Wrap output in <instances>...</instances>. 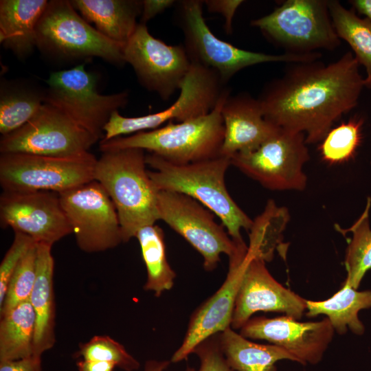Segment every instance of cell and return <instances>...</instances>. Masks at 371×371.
<instances>
[{
    "mask_svg": "<svg viewBox=\"0 0 371 371\" xmlns=\"http://www.w3.org/2000/svg\"><path fill=\"white\" fill-rule=\"evenodd\" d=\"M359 66L352 52L327 65L318 60L291 63L258 98L265 117L304 133L306 144L322 142L334 122L357 105L365 87Z\"/></svg>",
    "mask_w": 371,
    "mask_h": 371,
    "instance_id": "obj_1",
    "label": "cell"
},
{
    "mask_svg": "<svg viewBox=\"0 0 371 371\" xmlns=\"http://www.w3.org/2000/svg\"><path fill=\"white\" fill-rule=\"evenodd\" d=\"M146 164L153 169L148 175L159 191L186 194L216 215L236 243H245L240 230L249 231L252 221L236 203L225 185V176L231 164L223 156L204 161L176 164L149 153Z\"/></svg>",
    "mask_w": 371,
    "mask_h": 371,
    "instance_id": "obj_2",
    "label": "cell"
},
{
    "mask_svg": "<svg viewBox=\"0 0 371 371\" xmlns=\"http://www.w3.org/2000/svg\"><path fill=\"white\" fill-rule=\"evenodd\" d=\"M145 150L124 148L102 152L97 159L94 180L112 200L119 217L123 243L142 227L159 219L158 192L146 169Z\"/></svg>",
    "mask_w": 371,
    "mask_h": 371,
    "instance_id": "obj_3",
    "label": "cell"
},
{
    "mask_svg": "<svg viewBox=\"0 0 371 371\" xmlns=\"http://www.w3.org/2000/svg\"><path fill=\"white\" fill-rule=\"evenodd\" d=\"M230 95L227 88L214 109L196 118L138 132L126 137L101 140L102 152L124 148H139L176 164H187L221 155L224 138L221 115L223 105Z\"/></svg>",
    "mask_w": 371,
    "mask_h": 371,
    "instance_id": "obj_4",
    "label": "cell"
},
{
    "mask_svg": "<svg viewBox=\"0 0 371 371\" xmlns=\"http://www.w3.org/2000/svg\"><path fill=\"white\" fill-rule=\"evenodd\" d=\"M203 5L201 0L177 1L175 21L183 34V46L191 62L214 70L225 84L239 71L249 66L271 62H308L322 56L319 52L269 54L236 47L213 34L203 17Z\"/></svg>",
    "mask_w": 371,
    "mask_h": 371,
    "instance_id": "obj_5",
    "label": "cell"
},
{
    "mask_svg": "<svg viewBox=\"0 0 371 371\" xmlns=\"http://www.w3.org/2000/svg\"><path fill=\"white\" fill-rule=\"evenodd\" d=\"M286 53L307 54L333 51L341 45L328 0H287L271 13L250 22Z\"/></svg>",
    "mask_w": 371,
    "mask_h": 371,
    "instance_id": "obj_6",
    "label": "cell"
},
{
    "mask_svg": "<svg viewBox=\"0 0 371 371\" xmlns=\"http://www.w3.org/2000/svg\"><path fill=\"white\" fill-rule=\"evenodd\" d=\"M124 45L106 38L92 27L70 1L53 0L36 27V47L49 55L62 58L99 57L111 63H126Z\"/></svg>",
    "mask_w": 371,
    "mask_h": 371,
    "instance_id": "obj_7",
    "label": "cell"
},
{
    "mask_svg": "<svg viewBox=\"0 0 371 371\" xmlns=\"http://www.w3.org/2000/svg\"><path fill=\"white\" fill-rule=\"evenodd\" d=\"M97 159L89 151L67 157L1 153L0 184L3 191L60 193L94 180Z\"/></svg>",
    "mask_w": 371,
    "mask_h": 371,
    "instance_id": "obj_8",
    "label": "cell"
},
{
    "mask_svg": "<svg viewBox=\"0 0 371 371\" xmlns=\"http://www.w3.org/2000/svg\"><path fill=\"white\" fill-rule=\"evenodd\" d=\"M46 82L45 102L101 139L112 113L124 108L128 102V91L100 94L96 77L85 69V64L53 72Z\"/></svg>",
    "mask_w": 371,
    "mask_h": 371,
    "instance_id": "obj_9",
    "label": "cell"
},
{
    "mask_svg": "<svg viewBox=\"0 0 371 371\" xmlns=\"http://www.w3.org/2000/svg\"><path fill=\"white\" fill-rule=\"evenodd\" d=\"M214 70L192 63L185 78L180 93L167 109L139 117H124L114 111L104 127L102 140L132 135L161 127L173 120L184 122L212 111L227 88Z\"/></svg>",
    "mask_w": 371,
    "mask_h": 371,
    "instance_id": "obj_10",
    "label": "cell"
},
{
    "mask_svg": "<svg viewBox=\"0 0 371 371\" xmlns=\"http://www.w3.org/2000/svg\"><path fill=\"white\" fill-rule=\"evenodd\" d=\"M306 144L304 133L280 128L256 150L232 155L231 164L268 189L303 190V166L310 157Z\"/></svg>",
    "mask_w": 371,
    "mask_h": 371,
    "instance_id": "obj_11",
    "label": "cell"
},
{
    "mask_svg": "<svg viewBox=\"0 0 371 371\" xmlns=\"http://www.w3.org/2000/svg\"><path fill=\"white\" fill-rule=\"evenodd\" d=\"M100 139L60 110L44 102L37 114L0 141L1 153L67 157L89 152Z\"/></svg>",
    "mask_w": 371,
    "mask_h": 371,
    "instance_id": "obj_12",
    "label": "cell"
},
{
    "mask_svg": "<svg viewBox=\"0 0 371 371\" xmlns=\"http://www.w3.org/2000/svg\"><path fill=\"white\" fill-rule=\"evenodd\" d=\"M78 247L86 253L111 249L123 243L115 207L95 180L59 193Z\"/></svg>",
    "mask_w": 371,
    "mask_h": 371,
    "instance_id": "obj_13",
    "label": "cell"
},
{
    "mask_svg": "<svg viewBox=\"0 0 371 371\" xmlns=\"http://www.w3.org/2000/svg\"><path fill=\"white\" fill-rule=\"evenodd\" d=\"M159 219L187 240L203 258L206 271L215 269L221 255L232 256L236 243L214 213L194 199L176 192L159 191Z\"/></svg>",
    "mask_w": 371,
    "mask_h": 371,
    "instance_id": "obj_14",
    "label": "cell"
},
{
    "mask_svg": "<svg viewBox=\"0 0 371 371\" xmlns=\"http://www.w3.org/2000/svg\"><path fill=\"white\" fill-rule=\"evenodd\" d=\"M123 54L140 84L163 100L180 89L192 65L183 45L166 44L154 37L146 25L141 23L124 45Z\"/></svg>",
    "mask_w": 371,
    "mask_h": 371,
    "instance_id": "obj_15",
    "label": "cell"
},
{
    "mask_svg": "<svg viewBox=\"0 0 371 371\" xmlns=\"http://www.w3.org/2000/svg\"><path fill=\"white\" fill-rule=\"evenodd\" d=\"M2 227L30 236L36 243L53 245L73 233L59 193L49 191H3L0 196Z\"/></svg>",
    "mask_w": 371,
    "mask_h": 371,
    "instance_id": "obj_16",
    "label": "cell"
},
{
    "mask_svg": "<svg viewBox=\"0 0 371 371\" xmlns=\"http://www.w3.org/2000/svg\"><path fill=\"white\" fill-rule=\"evenodd\" d=\"M306 307V300L277 282L267 269L265 261L253 255L247 247L231 327L240 329L258 311L283 313L297 320Z\"/></svg>",
    "mask_w": 371,
    "mask_h": 371,
    "instance_id": "obj_17",
    "label": "cell"
},
{
    "mask_svg": "<svg viewBox=\"0 0 371 371\" xmlns=\"http://www.w3.org/2000/svg\"><path fill=\"white\" fill-rule=\"evenodd\" d=\"M334 331L327 317L319 322H300L284 315L251 318L240 328V334L281 347L302 365H314L322 359Z\"/></svg>",
    "mask_w": 371,
    "mask_h": 371,
    "instance_id": "obj_18",
    "label": "cell"
},
{
    "mask_svg": "<svg viewBox=\"0 0 371 371\" xmlns=\"http://www.w3.org/2000/svg\"><path fill=\"white\" fill-rule=\"evenodd\" d=\"M247 250L245 243L238 245L236 252L229 257L228 272L224 282L190 316L183 340L172 355L171 363L186 359L201 342L231 327Z\"/></svg>",
    "mask_w": 371,
    "mask_h": 371,
    "instance_id": "obj_19",
    "label": "cell"
},
{
    "mask_svg": "<svg viewBox=\"0 0 371 371\" xmlns=\"http://www.w3.org/2000/svg\"><path fill=\"white\" fill-rule=\"evenodd\" d=\"M224 138L221 155L252 152L280 128L264 116L258 98L245 92L229 95L221 110Z\"/></svg>",
    "mask_w": 371,
    "mask_h": 371,
    "instance_id": "obj_20",
    "label": "cell"
},
{
    "mask_svg": "<svg viewBox=\"0 0 371 371\" xmlns=\"http://www.w3.org/2000/svg\"><path fill=\"white\" fill-rule=\"evenodd\" d=\"M52 245L36 243V277L30 297L36 315L33 355L42 357L56 342Z\"/></svg>",
    "mask_w": 371,
    "mask_h": 371,
    "instance_id": "obj_21",
    "label": "cell"
},
{
    "mask_svg": "<svg viewBox=\"0 0 371 371\" xmlns=\"http://www.w3.org/2000/svg\"><path fill=\"white\" fill-rule=\"evenodd\" d=\"M48 1H0V43L18 58H24L36 47V27Z\"/></svg>",
    "mask_w": 371,
    "mask_h": 371,
    "instance_id": "obj_22",
    "label": "cell"
},
{
    "mask_svg": "<svg viewBox=\"0 0 371 371\" xmlns=\"http://www.w3.org/2000/svg\"><path fill=\"white\" fill-rule=\"evenodd\" d=\"M71 5L88 22L106 38L125 45L134 34L142 1L71 0Z\"/></svg>",
    "mask_w": 371,
    "mask_h": 371,
    "instance_id": "obj_23",
    "label": "cell"
},
{
    "mask_svg": "<svg viewBox=\"0 0 371 371\" xmlns=\"http://www.w3.org/2000/svg\"><path fill=\"white\" fill-rule=\"evenodd\" d=\"M218 340L227 363L235 371H277L278 361L297 362L284 348L249 341L232 327L218 333Z\"/></svg>",
    "mask_w": 371,
    "mask_h": 371,
    "instance_id": "obj_24",
    "label": "cell"
},
{
    "mask_svg": "<svg viewBox=\"0 0 371 371\" xmlns=\"http://www.w3.org/2000/svg\"><path fill=\"white\" fill-rule=\"evenodd\" d=\"M308 317L325 315L338 334H345L348 328L358 335L365 328L358 313L371 307V291H359L344 282L343 286L331 297L322 301L306 300Z\"/></svg>",
    "mask_w": 371,
    "mask_h": 371,
    "instance_id": "obj_25",
    "label": "cell"
},
{
    "mask_svg": "<svg viewBox=\"0 0 371 371\" xmlns=\"http://www.w3.org/2000/svg\"><path fill=\"white\" fill-rule=\"evenodd\" d=\"M36 315L30 300L1 316L0 361L19 359L33 355Z\"/></svg>",
    "mask_w": 371,
    "mask_h": 371,
    "instance_id": "obj_26",
    "label": "cell"
},
{
    "mask_svg": "<svg viewBox=\"0 0 371 371\" xmlns=\"http://www.w3.org/2000/svg\"><path fill=\"white\" fill-rule=\"evenodd\" d=\"M328 6L338 37L348 43L359 64L365 67L364 87L371 89V21L337 0H328Z\"/></svg>",
    "mask_w": 371,
    "mask_h": 371,
    "instance_id": "obj_27",
    "label": "cell"
},
{
    "mask_svg": "<svg viewBox=\"0 0 371 371\" xmlns=\"http://www.w3.org/2000/svg\"><path fill=\"white\" fill-rule=\"evenodd\" d=\"M146 268V281L144 289L159 297L170 290L175 283V271L169 265L162 229L153 224L141 228L136 234Z\"/></svg>",
    "mask_w": 371,
    "mask_h": 371,
    "instance_id": "obj_28",
    "label": "cell"
},
{
    "mask_svg": "<svg viewBox=\"0 0 371 371\" xmlns=\"http://www.w3.org/2000/svg\"><path fill=\"white\" fill-rule=\"evenodd\" d=\"M371 198L368 197L363 212L355 223L348 229L335 225L336 229L343 235L350 232V239L345 256V267L347 276L344 283L357 289L366 273L371 269V229L369 214Z\"/></svg>",
    "mask_w": 371,
    "mask_h": 371,
    "instance_id": "obj_29",
    "label": "cell"
},
{
    "mask_svg": "<svg viewBox=\"0 0 371 371\" xmlns=\"http://www.w3.org/2000/svg\"><path fill=\"white\" fill-rule=\"evenodd\" d=\"M45 102V93L12 85H1L0 133L9 134L27 124Z\"/></svg>",
    "mask_w": 371,
    "mask_h": 371,
    "instance_id": "obj_30",
    "label": "cell"
},
{
    "mask_svg": "<svg viewBox=\"0 0 371 371\" xmlns=\"http://www.w3.org/2000/svg\"><path fill=\"white\" fill-rule=\"evenodd\" d=\"M289 220L286 207H279L269 200L266 207L254 221L250 229L249 251L265 262H270L276 249L282 245V232Z\"/></svg>",
    "mask_w": 371,
    "mask_h": 371,
    "instance_id": "obj_31",
    "label": "cell"
},
{
    "mask_svg": "<svg viewBox=\"0 0 371 371\" xmlns=\"http://www.w3.org/2000/svg\"><path fill=\"white\" fill-rule=\"evenodd\" d=\"M364 118L355 115L331 128L319 145L321 157L326 163L340 164L353 159L362 141Z\"/></svg>",
    "mask_w": 371,
    "mask_h": 371,
    "instance_id": "obj_32",
    "label": "cell"
},
{
    "mask_svg": "<svg viewBox=\"0 0 371 371\" xmlns=\"http://www.w3.org/2000/svg\"><path fill=\"white\" fill-rule=\"evenodd\" d=\"M85 360L102 361L114 363L124 371H135L140 363L125 347L108 335H95L80 343L76 353Z\"/></svg>",
    "mask_w": 371,
    "mask_h": 371,
    "instance_id": "obj_33",
    "label": "cell"
},
{
    "mask_svg": "<svg viewBox=\"0 0 371 371\" xmlns=\"http://www.w3.org/2000/svg\"><path fill=\"white\" fill-rule=\"evenodd\" d=\"M36 277V244L24 256L8 283L0 315L30 300Z\"/></svg>",
    "mask_w": 371,
    "mask_h": 371,
    "instance_id": "obj_34",
    "label": "cell"
},
{
    "mask_svg": "<svg viewBox=\"0 0 371 371\" xmlns=\"http://www.w3.org/2000/svg\"><path fill=\"white\" fill-rule=\"evenodd\" d=\"M36 243L29 236L14 232L12 245L0 265V305L2 304L10 280L19 262Z\"/></svg>",
    "mask_w": 371,
    "mask_h": 371,
    "instance_id": "obj_35",
    "label": "cell"
},
{
    "mask_svg": "<svg viewBox=\"0 0 371 371\" xmlns=\"http://www.w3.org/2000/svg\"><path fill=\"white\" fill-rule=\"evenodd\" d=\"M193 353L200 361L197 371H235L229 366L221 350L218 333L198 344Z\"/></svg>",
    "mask_w": 371,
    "mask_h": 371,
    "instance_id": "obj_36",
    "label": "cell"
},
{
    "mask_svg": "<svg viewBox=\"0 0 371 371\" xmlns=\"http://www.w3.org/2000/svg\"><path fill=\"white\" fill-rule=\"evenodd\" d=\"M244 2L243 0H205L203 4L209 12L223 16L224 30L227 34H230L232 32L233 18L239 6Z\"/></svg>",
    "mask_w": 371,
    "mask_h": 371,
    "instance_id": "obj_37",
    "label": "cell"
},
{
    "mask_svg": "<svg viewBox=\"0 0 371 371\" xmlns=\"http://www.w3.org/2000/svg\"><path fill=\"white\" fill-rule=\"evenodd\" d=\"M0 371H43L41 357H27L8 361H0Z\"/></svg>",
    "mask_w": 371,
    "mask_h": 371,
    "instance_id": "obj_38",
    "label": "cell"
},
{
    "mask_svg": "<svg viewBox=\"0 0 371 371\" xmlns=\"http://www.w3.org/2000/svg\"><path fill=\"white\" fill-rule=\"evenodd\" d=\"M175 1L173 0H144L142 1V11L141 23L146 24L148 21L166 9L172 7Z\"/></svg>",
    "mask_w": 371,
    "mask_h": 371,
    "instance_id": "obj_39",
    "label": "cell"
},
{
    "mask_svg": "<svg viewBox=\"0 0 371 371\" xmlns=\"http://www.w3.org/2000/svg\"><path fill=\"white\" fill-rule=\"evenodd\" d=\"M78 371H114V363L93 360L81 359L77 361Z\"/></svg>",
    "mask_w": 371,
    "mask_h": 371,
    "instance_id": "obj_40",
    "label": "cell"
},
{
    "mask_svg": "<svg viewBox=\"0 0 371 371\" xmlns=\"http://www.w3.org/2000/svg\"><path fill=\"white\" fill-rule=\"evenodd\" d=\"M349 2L356 12L371 21V0H352Z\"/></svg>",
    "mask_w": 371,
    "mask_h": 371,
    "instance_id": "obj_41",
    "label": "cell"
},
{
    "mask_svg": "<svg viewBox=\"0 0 371 371\" xmlns=\"http://www.w3.org/2000/svg\"><path fill=\"white\" fill-rule=\"evenodd\" d=\"M170 363L168 360H148L144 363L143 371H166Z\"/></svg>",
    "mask_w": 371,
    "mask_h": 371,
    "instance_id": "obj_42",
    "label": "cell"
},
{
    "mask_svg": "<svg viewBox=\"0 0 371 371\" xmlns=\"http://www.w3.org/2000/svg\"><path fill=\"white\" fill-rule=\"evenodd\" d=\"M185 371H196L195 369L190 366H187Z\"/></svg>",
    "mask_w": 371,
    "mask_h": 371,
    "instance_id": "obj_43",
    "label": "cell"
}]
</instances>
